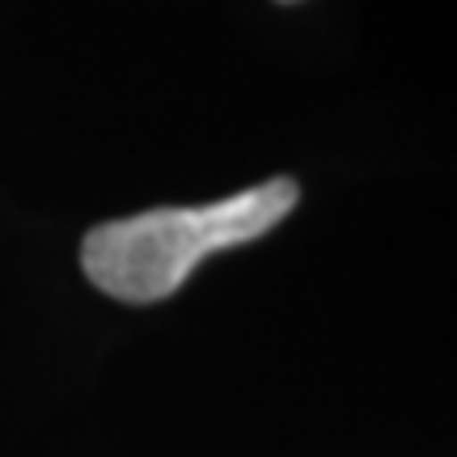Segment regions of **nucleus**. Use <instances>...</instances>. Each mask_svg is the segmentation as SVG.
Wrapping results in <instances>:
<instances>
[{
  "label": "nucleus",
  "mask_w": 457,
  "mask_h": 457,
  "mask_svg": "<svg viewBox=\"0 0 457 457\" xmlns=\"http://www.w3.org/2000/svg\"><path fill=\"white\" fill-rule=\"evenodd\" d=\"M279 4H301V0H279Z\"/></svg>",
  "instance_id": "2"
},
{
  "label": "nucleus",
  "mask_w": 457,
  "mask_h": 457,
  "mask_svg": "<svg viewBox=\"0 0 457 457\" xmlns=\"http://www.w3.org/2000/svg\"><path fill=\"white\" fill-rule=\"evenodd\" d=\"M301 187L293 179H267L199 208H153L94 225L81 242L89 284L123 305H157L195 276L204 259L267 237L293 216Z\"/></svg>",
  "instance_id": "1"
}]
</instances>
